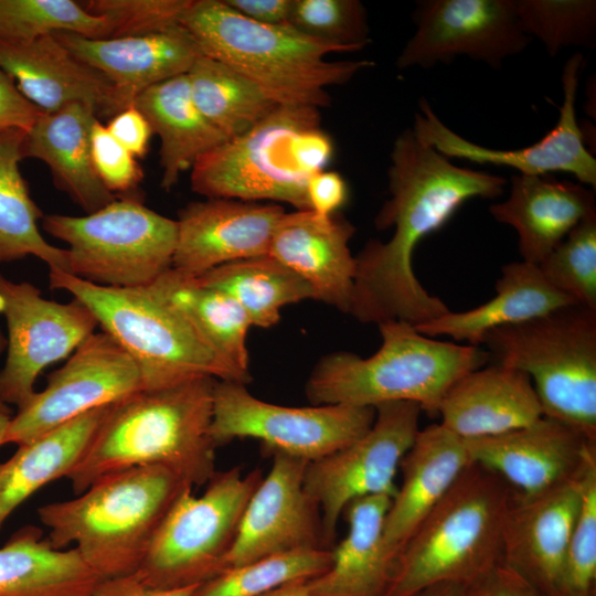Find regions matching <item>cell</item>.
Returning a JSON list of instances; mask_svg holds the SVG:
<instances>
[{
    "mask_svg": "<svg viewBox=\"0 0 596 596\" xmlns=\"http://www.w3.org/2000/svg\"><path fill=\"white\" fill-rule=\"evenodd\" d=\"M331 549H306L227 567L200 584L193 596H262L279 586L326 573Z\"/></svg>",
    "mask_w": 596,
    "mask_h": 596,
    "instance_id": "cell-38",
    "label": "cell"
},
{
    "mask_svg": "<svg viewBox=\"0 0 596 596\" xmlns=\"http://www.w3.org/2000/svg\"><path fill=\"white\" fill-rule=\"evenodd\" d=\"M263 479L255 469L216 471L204 492L185 491L166 515L136 574L158 588L198 586L219 574L245 508Z\"/></svg>",
    "mask_w": 596,
    "mask_h": 596,
    "instance_id": "cell-10",
    "label": "cell"
},
{
    "mask_svg": "<svg viewBox=\"0 0 596 596\" xmlns=\"http://www.w3.org/2000/svg\"><path fill=\"white\" fill-rule=\"evenodd\" d=\"M151 285L187 317L213 351L247 384L252 377L246 340L252 324L241 305L228 294L173 268Z\"/></svg>",
    "mask_w": 596,
    "mask_h": 596,
    "instance_id": "cell-34",
    "label": "cell"
},
{
    "mask_svg": "<svg viewBox=\"0 0 596 596\" xmlns=\"http://www.w3.org/2000/svg\"><path fill=\"white\" fill-rule=\"evenodd\" d=\"M106 127L135 158H141L148 152L152 130L146 117L134 105L110 117Z\"/></svg>",
    "mask_w": 596,
    "mask_h": 596,
    "instance_id": "cell-47",
    "label": "cell"
},
{
    "mask_svg": "<svg viewBox=\"0 0 596 596\" xmlns=\"http://www.w3.org/2000/svg\"><path fill=\"white\" fill-rule=\"evenodd\" d=\"M586 471L533 497L513 491L503 526L502 563L529 581L542 596H560L564 592L567 549Z\"/></svg>",
    "mask_w": 596,
    "mask_h": 596,
    "instance_id": "cell-20",
    "label": "cell"
},
{
    "mask_svg": "<svg viewBox=\"0 0 596 596\" xmlns=\"http://www.w3.org/2000/svg\"><path fill=\"white\" fill-rule=\"evenodd\" d=\"M270 454L272 468L245 508L223 570L292 551L328 549L320 509L304 488L308 461Z\"/></svg>",
    "mask_w": 596,
    "mask_h": 596,
    "instance_id": "cell-18",
    "label": "cell"
},
{
    "mask_svg": "<svg viewBox=\"0 0 596 596\" xmlns=\"http://www.w3.org/2000/svg\"><path fill=\"white\" fill-rule=\"evenodd\" d=\"M194 278L228 294L251 324L260 328L275 326L285 306L313 299L310 286L269 255L227 263Z\"/></svg>",
    "mask_w": 596,
    "mask_h": 596,
    "instance_id": "cell-36",
    "label": "cell"
},
{
    "mask_svg": "<svg viewBox=\"0 0 596 596\" xmlns=\"http://www.w3.org/2000/svg\"><path fill=\"white\" fill-rule=\"evenodd\" d=\"M141 390L131 358L104 331L94 332L46 386L10 419L4 444L31 441L92 409L115 404Z\"/></svg>",
    "mask_w": 596,
    "mask_h": 596,
    "instance_id": "cell-16",
    "label": "cell"
},
{
    "mask_svg": "<svg viewBox=\"0 0 596 596\" xmlns=\"http://www.w3.org/2000/svg\"><path fill=\"white\" fill-rule=\"evenodd\" d=\"M58 32L108 39L110 28L104 17L89 13L82 1L0 0V39L31 41Z\"/></svg>",
    "mask_w": 596,
    "mask_h": 596,
    "instance_id": "cell-39",
    "label": "cell"
},
{
    "mask_svg": "<svg viewBox=\"0 0 596 596\" xmlns=\"http://www.w3.org/2000/svg\"><path fill=\"white\" fill-rule=\"evenodd\" d=\"M42 227L68 244L67 273L92 284L145 287L172 267L177 221L137 198H117L83 216L44 215Z\"/></svg>",
    "mask_w": 596,
    "mask_h": 596,
    "instance_id": "cell-9",
    "label": "cell"
},
{
    "mask_svg": "<svg viewBox=\"0 0 596 596\" xmlns=\"http://www.w3.org/2000/svg\"><path fill=\"white\" fill-rule=\"evenodd\" d=\"M180 24L204 55L234 68L280 105L324 107L330 103L327 87L345 84L373 65L366 60L328 61L329 54L353 51L290 25L256 23L223 0H192Z\"/></svg>",
    "mask_w": 596,
    "mask_h": 596,
    "instance_id": "cell-4",
    "label": "cell"
},
{
    "mask_svg": "<svg viewBox=\"0 0 596 596\" xmlns=\"http://www.w3.org/2000/svg\"><path fill=\"white\" fill-rule=\"evenodd\" d=\"M503 202L491 204L494 220L512 226L522 260L539 265L583 220L596 214L595 193L578 182L515 173Z\"/></svg>",
    "mask_w": 596,
    "mask_h": 596,
    "instance_id": "cell-27",
    "label": "cell"
},
{
    "mask_svg": "<svg viewBox=\"0 0 596 596\" xmlns=\"http://www.w3.org/2000/svg\"><path fill=\"white\" fill-rule=\"evenodd\" d=\"M49 281L52 289L70 292L91 309L103 331L137 365L141 390L162 389L196 376L245 384L152 285L100 286L61 269H50Z\"/></svg>",
    "mask_w": 596,
    "mask_h": 596,
    "instance_id": "cell-7",
    "label": "cell"
},
{
    "mask_svg": "<svg viewBox=\"0 0 596 596\" xmlns=\"http://www.w3.org/2000/svg\"><path fill=\"white\" fill-rule=\"evenodd\" d=\"M392 498L386 494L363 497L343 510L347 536L331 547L329 570L309 581L316 596H383L393 564L383 542L384 520Z\"/></svg>",
    "mask_w": 596,
    "mask_h": 596,
    "instance_id": "cell-30",
    "label": "cell"
},
{
    "mask_svg": "<svg viewBox=\"0 0 596 596\" xmlns=\"http://www.w3.org/2000/svg\"><path fill=\"white\" fill-rule=\"evenodd\" d=\"M24 134L20 129L0 132V264L33 255L49 269L67 273L66 249L49 244L40 233L38 221L44 215L20 172Z\"/></svg>",
    "mask_w": 596,
    "mask_h": 596,
    "instance_id": "cell-35",
    "label": "cell"
},
{
    "mask_svg": "<svg viewBox=\"0 0 596 596\" xmlns=\"http://www.w3.org/2000/svg\"><path fill=\"white\" fill-rule=\"evenodd\" d=\"M309 210L320 216H332L345 204L349 189L337 171L321 170L313 173L306 188Z\"/></svg>",
    "mask_w": 596,
    "mask_h": 596,
    "instance_id": "cell-46",
    "label": "cell"
},
{
    "mask_svg": "<svg viewBox=\"0 0 596 596\" xmlns=\"http://www.w3.org/2000/svg\"><path fill=\"white\" fill-rule=\"evenodd\" d=\"M132 105L160 139L161 188L166 191L199 158L227 140L196 107L187 74L145 89Z\"/></svg>",
    "mask_w": 596,
    "mask_h": 596,
    "instance_id": "cell-31",
    "label": "cell"
},
{
    "mask_svg": "<svg viewBox=\"0 0 596 596\" xmlns=\"http://www.w3.org/2000/svg\"><path fill=\"white\" fill-rule=\"evenodd\" d=\"M466 592L467 596H542L529 581L503 563Z\"/></svg>",
    "mask_w": 596,
    "mask_h": 596,
    "instance_id": "cell-49",
    "label": "cell"
},
{
    "mask_svg": "<svg viewBox=\"0 0 596 596\" xmlns=\"http://www.w3.org/2000/svg\"><path fill=\"white\" fill-rule=\"evenodd\" d=\"M192 0H88L83 7L104 17L109 38L136 36L178 25Z\"/></svg>",
    "mask_w": 596,
    "mask_h": 596,
    "instance_id": "cell-43",
    "label": "cell"
},
{
    "mask_svg": "<svg viewBox=\"0 0 596 596\" xmlns=\"http://www.w3.org/2000/svg\"><path fill=\"white\" fill-rule=\"evenodd\" d=\"M10 413L0 411V446L4 444V436L10 424Z\"/></svg>",
    "mask_w": 596,
    "mask_h": 596,
    "instance_id": "cell-54",
    "label": "cell"
},
{
    "mask_svg": "<svg viewBox=\"0 0 596 596\" xmlns=\"http://www.w3.org/2000/svg\"><path fill=\"white\" fill-rule=\"evenodd\" d=\"M7 348V338L4 337L1 328H0V355L1 353L3 352V350ZM0 411L2 412H6V413H10V408L8 405L3 404L1 401H0Z\"/></svg>",
    "mask_w": 596,
    "mask_h": 596,
    "instance_id": "cell-55",
    "label": "cell"
},
{
    "mask_svg": "<svg viewBox=\"0 0 596 596\" xmlns=\"http://www.w3.org/2000/svg\"><path fill=\"white\" fill-rule=\"evenodd\" d=\"M285 210L277 203L232 199L191 202L179 212L172 267L187 277L236 260L268 255Z\"/></svg>",
    "mask_w": 596,
    "mask_h": 596,
    "instance_id": "cell-21",
    "label": "cell"
},
{
    "mask_svg": "<svg viewBox=\"0 0 596 596\" xmlns=\"http://www.w3.org/2000/svg\"><path fill=\"white\" fill-rule=\"evenodd\" d=\"M0 66L42 113L84 104L98 119H109L123 110L111 82L77 58L54 34L31 41L0 39Z\"/></svg>",
    "mask_w": 596,
    "mask_h": 596,
    "instance_id": "cell-22",
    "label": "cell"
},
{
    "mask_svg": "<svg viewBox=\"0 0 596 596\" xmlns=\"http://www.w3.org/2000/svg\"><path fill=\"white\" fill-rule=\"evenodd\" d=\"M111 405L92 409L18 445V450L0 464V529L39 489L67 477L85 455Z\"/></svg>",
    "mask_w": 596,
    "mask_h": 596,
    "instance_id": "cell-32",
    "label": "cell"
},
{
    "mask_svg": "<svg viewBox=\"0 0 596 596\" xmlns=\"http://www.w3.org/2000/svg\"><path fill=\"white\" fill-rule=\"evenodd\" d=\"M41 114L0 66V132L10 129L28 131Z\"/></svg>",
    "mask_w": 596,
    "mask_h": 596,
    "instance_id": "cell-48",
    "label": "cell"
},
{
    "mask_svg": "<svg viewBox=\"0 0 596 596\" xmlns=\"http://www.w3.org/2000/svg\"><path fill=\"white\" fill-rule=\"evenodd\" d=\"M390 159V199L374 223L377 230L394 232L386 242H368L355 256L349 315L362 323L404 321L417 326L450 309L417 280L412 265L416 246L465 202L499 198L507 180L451 163L423 143L412 127L395 138Z\"/></svg>",
    "mask_w": 596,
    "mask_h": 596,
    "instance_id": "cell-1",
    "label": "cell"
},
{
    "mask_svg": "<svg viewBox=\"0 0 596 596\" xmlns=\"http://www.w3.org/2000/svg\"><path fill=\"white\" fill-rule=\"evenodd\" d=\"M198 586L158 588L134 573L99 579L88 596H193Z\"/></svg>",
    "mask_w": 596,
    "mask_h": 596,
    "instance_id": "cell-50",
    "label": "cell"
},
{
    "mask_svg": "<svg viewBox=\"0 0 596 596\" xmlns=\"http://www.w3.org/2000/svg\"><path fill=\"white\" fill-rule=\"evenodd\" d=\"M441 425L464 440L500 435L543 416L531 379L494 363L470 371L444 395Z\"/></svg>",
    "mask_w": 596,
    "mask_h": 596,
    "instance_id": "cell-26",
    "label": "cell"
},
{
    "mask_svg": "<svg viewBox=\"0 0 596 596\" xmlns=\"http://www.w3.org/2000/svg\"><path fill=\"white\" fill-rule=\"evenodd\" d=\"M262 596H316L313 595L306 581H296L283 586H279Z\"/></svg>",
    "mask_w": 596,
    "mask_h": 596,
    "instance_id": "cell-52",
    "label": "cell"
},
{
    "mask_svg": "<svg viewBox=\"0 0 596 596\" xmlns=\"http://www.w3.org/2000/svg\"><path fill=\"white\" fill-rule=\"evenodd\" d=\"M320 125L319 108L279 105L248 131L227 139L192 167L193 192L206 199L285 202L309 210L307 182L295 146L299 134Z\"/></svg>",
    "mask_w": 596,
    "mask_h": 596,
    "instance_id": "cell-11",
    "label": "cell"
},
{
    "mask_svg": "<svg viewBox=\"0 0 596 596\" xmlns=\"http://www.w3.org/2000/svg\"><path fill=\"white\" fill-rule=\"evenodd\" d=\"M584 56L575 52L563 66V103L554 128L540 141L519 149H493L471 142L447 127L434 113L426 98L418 103L413 131L425 145L447 158L464 159L477 163L509 167L520 174L546 175L550 172H567L581 184L596 189V160L585 146L584 134L578 126L575 102Z\"/></svg>",
    "mask_w": 596,
    "mask_h": 596,
    "instance_id": "cell-17",
    "label": "cell"
},
{
    "mask_svg": "<svg viewBox=\"0 0 596 596\" xmlns=\"http://www.w3.org/2000/svg\"><path fill=\"white\" fill-rule=\"evenodd\" d=\"M91 156L97 177L109 192L117 198H135L130 194L143 178L142 169L99 119L91 131Z\"/></svg>",
    "mask_w": 596,
    "mask_h": 596,
    "instance_id": "cell-45",
    "label": "cell"
},
{
    "mask_svg": "<svg viewBox=\"0 0 596 596\" xmlns=\"http://www.w3.org/2000/svg\"><path fill=\"white\" fill-rule=\"evenodd\" d=\"M596 579V461L586 471L582 498L571 534L564 592L592 595Z\"/></svg>",
    "mask_w": 596,
    "mask_h": 596,
    "instance_id": "cell-44",
    "label": "cell"
},
{
    "mask_svg": "<svg viewBox=\"0 0 596 596\" xmlns=\"http://www.w3.org/2000/svg\"><path fill=\"white\" fill-rule=\"evenodd\" d=\"M354 231L338 214L285 212L275 227L268 255L301 277L313 299L349 315L356 269L349 241Z\"/></svg>",
    "mask_w": 596,
    "mask_h": 596,
    "instance_id": "cell-24",
    "label": "cell"
},
{
    "mask_svg": "<svg viewBox=\"0 0 596 596\" xmlns=\"http://www.w3.org/2000/svg\"><path fill=\"white\" fill-rule=\"evenodd\" d=\"M560 596H593V594H592V595H577V594L563 593V594L560 595Z\"/></svg>",
    "mask_w": 596,
    "mask_h": 596,
    "instance_id": "cell-56",
    "label": "cell"
},
{
    "mask_svg": "<svg viewBox=\"0 0 596 596\" xmlns=\"http://www.w3.org/2000/svg\"><path fill=\"white\" fill-rule=\"evenodd\" d=\"M465 444L472 462L500 476L522 497L540 494L577 478L596 460V444L546 416Z\"/></svg>",
    "mask_w": 596,
    "mask_h": 596,
    "instance_id": "cell-19",
    "label": "cell"
},
{
    "mask_svg": "<svg viewBox=\"0 0 596 596\" xmlns=\"http://www.w3.org/2000/svg\"><path fill=\"white\" fill-rule=\"evenodd\" d=\"M538 266L553 288L596 310V214L578 223Z\"/></svg>",
    "mask_w": 596,
    "mask_h": 596,
    "instance_id": "cell-41",
    "label": "cell"
},
{
    "mask_svg": "<svg viewBox=\"0 0 596 596\" xmlns=\"http://www.w3.org/2000/svg\"><path fill=\"white\" fill-rule=\"evenodd\" d=\"M481 344L531 379L543 416L596 444V310L573 304L496 328Z\"/></svg>",
    "mask_w": 596,
    "mask_h": 596,
    "instance_id": "cell-8",
    "label": "cell"
},
{
    "mask_svg": "<svg viewBox=\"0 0 596 596\" xmlns=\"http://www.w3.org/2000/svg\"><path fill=\"white\" fill-rule=\"evenodd\" d=\"M54 35L77 58L111 82L123 109L131 106L145 89L188 74L203 55L181 24L136 36L89 39L71 32Z\"/></svg>",
    "mask_w": 596,
    "mask_h": 596,
    "instance_id": "cell-23",
    "label": "cell"
},
{
    "mask_svg": "<svg viewBox=\"0 0 596 596\" xmlns=\"http://www.w3.org/2000/svg\"><path fill=\"white\" fill-rule=\"evenodd\" d=\"M288 24L312 39L353 52L370 43L366 11L359 0H294Z\"/></svg>",
    "mask_w": 596,
    "mask_h": 596,
    "instance_id": "cell-42",
    "label": "cell"
},
{
    "mask_svg": "<svg viewBox=\"0 0 596 596\" xmlns=\"http://www.w3.org/2000/svg\"><path fill=\"white\" fill-rule=\"evenodd\" d=\"M193 489L158 466L106 475L75 498L39 508L55 549L73 546L103 578L138 571L159 526L178 499Z\"/></svg>",
    "mask_w": 596,
    "mask_h": 596,
    "instance_id": "cell-3",
    "label": "cell"
},
{
    "mask_svg": "<svg viewBox=\"0 0 596 596\" xmlns=\"http://www.w3.org/2000/svg\"><path fill=\"white\" fill-rule=\"evenodd\" d=\"M99 579L74 547H53L33 525L0 547V596H88Z\"/></svg>",
    "mask_w": 596,
    "mask_h": 596,
    "instance_id": "cell-33",
    "label": "cell"
},
{
    "mask_svg": "<svg viewBox=\"0 0 596 596\" xmlns=\"http://www.w3.org/2000/svg\"><path fill=\"white\" fill-rule=\"evenodd\" d=\"M513 489L470 464L424 519L393 564L383 596H414L439 584L465 588L502 563Z\"/></svg>",
    "mask_w": 596,
    "mask_h": 596,
    "instance_id": "cell-5",
    "label": "cell"
},
{
    "mask_svg": "<svg viewBox=\"0 0 596 596\" xmlns=\"http://www.w3.org/2000/svg\"><path fill=\"white\" fill-rule=\"evenodd\" d=\"M416 31L396 58V67L430 68L467 56L502 66L530 44L515 0H421L412 13Z\"/></svg>",
    "mask_w": 596,
    "mask_h": 596,
    "instance_id": "cell-15",
    "label": "cell"
},
{
    "mask_svg": "<svg viewBox=\"0 0 596 596\" xmlns=\"http://www.w3.org/2000/svg\"><path fill=\"white\" fill-rule=\"evenodd\" d=\"M98 118L84 104H71L54 113H42L25 131L22 156L44 162L55 187L86 214L117 199L97 177L91 156V131Z\"/></svg>",
    "mask_w": 596,
    "mask_h": 596,
    "instance_id": "cell-28",
    "label": "cell"
},
{
    "mask_svg": "<svg viewBox=\"0 0 596 596\" xmlns=\"http://www.w3.org/2000/svg\"><path fill=\"white\" fill-rule=\"evenodd\" d=\"M377 327L382 344L373 355L337 351L316 364L306 383L312 405L375 407L405 401L435 416L448 389L490 361L487 350L436 340L408 322L387 321Z\"/></svg>",
    "mask_w": 596,
    "mask_h": 596,
    "instance_id": "cell-6",
    "label": "cell"
},
{
    "mask_svg": "<svg viewBox=\"0 0 596 596\" xmlns=\"http://www.w3.org/2000/svg\"><path fill=\"white\" fill-rule=\"evenodd\" d=\"M496 296L473 309L447 313L414 326L427 337H449L479 347L491 330L531 320L575 304L553 288L535 264L512 262L502 267Z\"/></svg>",
    "mask_w": 596,
    "mask_h": 596,
    "instance_id": "cell-29",
    "label": "cell"
},
{
    "mask_svg": "<svg viewBox=\"0 0 596 596\" xmlns=\"http://www.w3.org/2000/svg\"><path fill=\"white\" fill-rule=\"evenodd\" d=\"M0 315L8 327L7 360L0 371V401L24 406L36 392L38 375L68 356L98 322L82 301L45 299L34 285L14 283L0 274Z\"/></svg>",
    "mask_w": 596,
    "mask_h": 596,
    "instance_id": "cell-14",
    "label": "cell"
},
{
    "mask_svg": "<svg viewBox=\"0 0 596 596\" xmlns=\"http://www.w3.org/2000/svg\"><path fill=\"white\" fill-rule=\"evenodd\" d=\"M374 417V407L277 405L255 397L245 384L216 380L211 436L216 448L235 438H255L269 453L279 451L310 462L360 438Z\"/></svg>",
    "mask_w": 596,
    "mask_h": 596,
    "instance_id": "cell-12",
    "label": "cell"
},
{
    "mask_svg": "<svg viewBox=\"0 0 596 596\" xmlns=\"http://www.w3.org/2000/svg\"><path fill=\"white\" fill-rule=\"evenodd\" d=\"M414 596H467L465 587L453 584H439L428 587Z\"/></svg>",
    "mask_w": 596,
    "mask_h": 596,
    "instance_id": "cell-53",
    "label": "cell"
},
{
    "mask_svg": "<svg viewBox=\"0 0 596 596\" xmlns=\"http://www.w3.org/2000/svg\"><path fill=\"white\" fill-rule=\"evenodd\" d=\"M238 14L260 24L289 25L294 0H223Z\"/></svg>",
    "mask_w": 596,
    "mask_h": 596,
    "instance_id": "cell-51",
    "label": "cell"
},
{
    "mask_svg": "<svg viewBox=\"0 0 596 596\" xmlns=\"http://www.w3.org/2000/svg\"><path fill=\"white\" fill-rule=\"evenodd\" d=\"M374 408L373 424L364 435L306 467L304 488L320 509L328 549L350 502L375 494L394 498L397 469L419 430L423 411L416 403L389 402Z\"/></svg>",
    "mask_w": 596,
    "mask_h": 596,
    "instance_id": "cell-13",
    "label": "cell"
},
{
    "mask_svg": "<svg viewBox=\"0 0 596 596\" xmlns=\"http://www.w3.org/2000/svg\"><path fill=\"white\" fill-rule=\"evenodd\" d=\"M187 76L196 107L227 139L248 131L280 105L251 79L204 54Z\"/></svg>",
    "mask_w": 596,
    "mask_h": 596,
    "instance_id": "cell-37",
    "label": "cell"
},
{
    "mask_svg": "<svg viewBox=\"0 0 596 596\" xmlns=\"http://www.w3.org/2000/svg\"><path fill=\"white\" fill-rule=\"evenodd\" d=\"M470 464L465 440L441 424L418 430L401 461L402 483L384 520V549L392 564Z\"/></svg>",
    "mask_w": 596,
    "mask_h": 596,
    "instance_id": "cell-25",
    "label": "cell"
},
{
    "mask_svg": "<svg viewBox=\"0 0 596 596\" xmlns=\"http://www.w3.org/2000/svg\"><path fill=\"white\" fill-rule=\"evenodd\" d=\"M216 379L196 376L139 390L111 405L85 455L67 475L75 494L134 467L166 468L192 488L216 472L211 436Z\"/></svg>",
    "mask_w": 596,
    "mask_h": 596,
    "instance_id": "cell-2",
    "label": "cell"
},
{
    "mask_svg": "<svg viewBox=\"0 0 596 596\" xmlns=\"http://www.w3.org/2000/svg\"><path fill=\"white\" fill-rule=\"evenodd\" d=\"M515 8L525 34L541 41L550 56L596 43L595 0H515Z\"/></svg>",
    "mask_w": 596,
    "mask_h": 596,
    "instance_id": "cell-40",
    "label": "cell"
}]
</instances>
